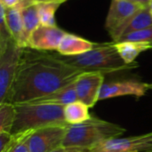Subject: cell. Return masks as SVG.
<instances>
[{
	"mask_svg": "<svg viewBox=\"0 0 152 152\" xmlns=\"http://www.w3.org/2000/svg\"><path fill=\"white\" fill-rule=\"evenodd\" d=\"M83 72L59 53L24 48L6 102L20 104L52 94L72 84Z\"/></svg>",
	"mask_w": 152,
	"mask_h": 152,
	"instance_id": "obj_1",
	"label": "cell"
},
{
	"mask_svg": "<svg viewBox=\"0 0 152 152\" xmlns=\"http://www.w3.org/2000/svg\"><path fill=\"white\" fill-rule=\"evenodd\" d=\"M126 132V128L118 124L92 116L81 124L69 125L62 145L90 150L105 141L121 137Z\"/></svg>",
	"mask_w": 152,
	"mask_h": 152,
	"instance_id": "obj_2",
	"label": "cell"
},
{
	"mask_svg": "<svg viewBox=\"0 0 152 152\" xmlns=\"http://www.w3.org/2000/svg\"><path fill=\"white\" fill-rule=\"evenodd\" d=\"M59 55L64 61L84 72H101L106 75L139 67L137 62L126 64L120 57L113 42L98 44L94 49L76 56Z\"/></svg>",
	"mask_w": 152,
	"mask_h": 152,
	"instance_id": "obj_3",
	"label": "cell"
},
{
	"mask_svg": "<svg viewBox=\"0 0 152 152\" xmlns=\"http://www.w3.org/2000/svg\"><path fill=\"white\" fill-rule=\"evenodd\" d=\"M16 117L12 134H19L27 131L53 126L66 125L64 118V106L49 104H14Z\"/></svg>",
	"mask_w": 152,
	"mask_h": 152,
	"instance_id": "obj_4",
	"label": "cell"
},
{
	"mask_svg": "<svg viewBox=\"0 0 152 152\" xmlns=\"http://www.w3.org/2000/svg\"><path fill=\"white\" fill-rule=\"evenodd\" d=\"M24 48L12 38L0 45V103L5 102L12 86Z\"/></svg>",
	"mask_w": 152,
	"mask_h": 152,
	"instance_id": "obj_5",
	"label": "cell"
},
{
	"mask_svg": "<svg viewBox=\"0 0 152 152\" xmlns=\"http://www.w3.org/2000/svg\"><path fill=\"white\" fill-rule=\"evenodd\" d=\"M68 126L69 124L53 125L35 130L28 139L30 152H50L63 146Z\"/></svg>",
	"mask_w": 152,
	"mask_h": 152,
	"instance_id": "obj_6",
	"label": "cell"
},
{
	"mask_svg": "<svg viewBox=\"0 0 152 152\" xmlns=\"http://www.w3.org/2000/svg\"><path fill=\"white\" fill-rule=\"evenodd\" d=\"M152 152V131L140 135L126 138L118 137L105 141L89 150V152L99 151Z\"/></svg>",
	"mask_w": 152,
	"mask_h": 152,
	"instance_id": "obj_7",
	"label": "cell"
},
{
	"mask_svg": "<svg viewBox=\"0 0 152 152\" xmlns=\"http://www.w3.org/2000/svg\"><path fill=\"white\" fill-rule=\"evenodd\" d=\"M104 74L101 72H83L74 81L77 100L94 108L99 102L101 89L104 82Z\"/></svg>",
	"mask_w": 152,
	"mask_h": 152,
	"instance_id": "obj_8",
	"label": "cell"
},
{
	"mask_svg": "<svg viewBox=\"0 0 152 152\" xmlns=\"http://www.w3.org/2000/svg\"><path fill=\"white\" fill-rule=\"evenodd\" d=\"M142 6L128 0H112L105 28L112 37Z\"/></svg>",
	"mask_w": 152,
	"mask_h": 152,
	"instance_id": "obj_9",
	"label": "cell"
},
{
	"mask_svg": "<svg viewBox=\"0 0 152 152\" xmlns=\"http://www.w3.org/2000/svg\"><path fill=\"white\" fill-rule=\"evenodd\" d=\"M149 89V83L136 80H123L104 83L100 93L99 101L121 96L143 97Z\"/></svg>",
	"mask_w": 152,
	"mask_h": 152,
	"instance_id": "obj_10",
	"label": "cell"
},
{
	"mask_svg": "<svg viewBox=\"0 0 152 152\" xmlns=\"http://www.w3.org/2000/svg\"><path fill=\"white\" fill-rule=\"evenodd\" d=\"M66 34V31L57 26L50 27L40 24L31 33L28 47L37 51H57Z\"/></svg>",
	"mask_w": 152,
	"mask_h": 152,
	"instance_id": "obj_11",
	"label": "cell"
},
{
	"mask_svg": "<svg viewBox=\"0 0 152 152\" xmlns=\"http://www.w3.org/2000/svg\"><path fill=\"white\" fill-rule=\"evenodd\" d=\"M152 26V14L148 7H142L111 38L113 42H118L124 37L145 29Z\"/></svg>",
	"mask_w": 152,
	"mask_h": 152,
	"instance_id": "obj_12",
	"label": "cell"
},
{
	"mask_svg": "<svg viewBox=\"0 0 152 152\" xmlns=\"http://www.w3.org/2000/svg\"><path fill=\"white\" fill-rule=\"evenodd\" d=\"M97 45L98 44L93 43L87 39L77 37L74 34L67 33L62 38L57 52L63 56H76L83 54Z\"/></svg>",
	"mask_w": 152,
	"mask_h": 152,
	"instance_id": "obj_13",
	"label": "cell"
},
{
	"mask_svg": "<svg viewBox=\"0 0 152 152\" xmlns=\"http://www.w3.org/2000/svg\"><path fill=\"white\" fill-rule=\"evenodd\" d=\"M77 101L74 82L56 92L46 94L45 96L34 99L30 102H24L26 104H49L65 106L70 102Z\"/></svg>",
	"mask_w": 152,
	"mask_h": 152,
	"instance_id": "obj_14",
	"label": "cell"
},
{
	"mask_svg": "<svg viewBox=\"0 0 152 152\" xmlns=\"http://www.w3.org/2000/svg\"><path fill=\"white\" fill-rule=\"evenodd\" d=\"M5 20L12 39L21 47L27 48V43L24 37V26L20 10L15 6L12 8L4 7Z\"/></svg>",
	"mask_w": 152,
	"mask_h": 152,
	"instance_id": "obj_15",
	"label": "cell"
},
{
	"mask_svg": "<svg viewBox=\"0 0 152 152\" xmlns=\"http://www.w3.org/2000/svg\"><path fill=\"white\" fill-rule=\"evenodd\" d=\"M115 47L118 50L122 60L126 64H133L136 58L143 52L152 49L151 46L145 42H134V41H122L114 43Z\"/></svg>",
	"mask_w": 152,
	"mask_h": 152,
	"instance_id": "obj_16",
	"label": "cell"
},
{
	"mask_svg": "<svg viewBox=\"0 0 152 152\" xmlns=\"http://www.w3.org/2000/svg\"><path fill=\"white\" fill-rule=\"evenodd\" d=\"M89 107L80 101H75L64 106V118L69 125H77L87 121L92 116Z\"/></svg>",
	"mask_w": 152,
	"mask_h": 152,
	"instance_id": "obj_17",
	"label": "cell"
},
{
	"mask_svg": "<svg viewBox=\"0 0 152 152\" xmlns=\"http://www.w3.org/2000/svg\"><path fill=\"white\" fill-rule=\"evenodd\" d=\"M22 16L23 26H24V37L27 43V47L28 45V39L33 32V30L40 25L37 4L34 3L30 5H28L22 9H20Z\"/></svg>",
	"mask_w": 152,
	"mask_h": 152,
	"instance_id": "obj_18",
	"label": "cell"
},
{
	"mask_svg": "<svg viewBox=\"0 0 152 152\" xmlns=\"http://www.w3.org/2000/svg\"><path fill=\"white\" fill-rule=\"evenodd\" d=\"M37 4L40 24L45 26L55 27V12L62 3L56 1H48Z\"/></svg>",
	"mask_w": 152,
	"mask_h": 152,
	"instance_id": "obj_19",
	"label": "cell"
},
{
	"mask_svg": "<svg viewBox=\"0 0 152 152\" xmlns=\"http://www.w3.org/2000/svg\"><path fill=\"white\" fill-rule=\"evenodd\" d=\"M16 117L15 105L11 102L0 103V132L12 133Z\"/></svg>",
	"mask_w": 152,
	"mask_h": 152,
	"instance_id": "obj_20",
	"label": "cell"
},
{
	"mask_svg": "<svg viewBox=\"0 0 152 152\" xmlns=\"http://www.w3.org/2000/svg\"><path fill=\"white\" fill-rule=\"evenodd\" d=\"M34 131H27L14 134L12 145L6 152H30L28 147V139Z\"/></svg>",
	"mask_w": 152,
	"mask_h": 152,
	"instance_id": "obj_21",
	"label": "cell"
},
{
	"mask_svg": "<svg viewBox=\"0 0 152 152\" xmlns=\"http://www.w3.org/2000/svg\"><path fill=\"white\" fill-rule=\"evenodd\" d=\"M122 41L145 42V43L149 44L152 48V26L145 28V29L129 34V35L124 37L123 38H121L120 40H118V42H122Z\"/></svg>",
	"mask_w": 152,
	"mask_h": 152,
	"instance_id": "obj_22",
	"label": "cell"
},
{
	"mask_svg": "<svg viewBox=\"0 0 152 152\" xmlns=\"http://www.w3.org/2000/svg\"><path fill=\"white\" fill-rule=\"evenodd\" d=\"M12 38V35L6 24L4 6L0 4V45L5 44Z\"/></svg>",
	"mask_w": 152,
	"mask_h": 152,
	"instance_id": "obj_23",
	"label": "cell"
},
{
	"mask_svg": "<svg viewBox=\"0 0 152 152\" xmlns=\"http://www.w3.org/2000/svg\"><path fill=\"white\" fill-rule=\"evenodd\" d=\"M14 134L7 132H0V152H6L12 145Z\"/></svg>",
	"mask_w": 152,
	"mask_h": 152,
	"instance_id": "obj_24",
	"label": "cell"
},
{
	"mask_svg": "<svg viewBox=\"0 0 152 152\" xmlns=\"http://www.w3.org/2000/svg\"><path fill=\"white\" fill-rule=\"evenodd\" d=\"M20 0H0V4H3L6 8L15 7L19 4Z\"/></svg>",
	"mask_w": 152,
	"mask_h": 152,
	"instance_id": "obj_25",
	"label": "cell"
},
{
	"mask_svg": "<svg viewBox=\"0 0 152 152\" xmlns=\"http://www.w3.org/2000/svg\"><path fill=\"white\" fill-rule=\"evenodd\" d=\"M128 1H131L133 3H135L142 7H148L151 2V0H128Z\"/></svg>",
	"mask_w": 152,
	"mask_h": 152,
	"instance_id": "obj_26",
	"label": "cell"
},
{
	"mask_svg": "<svg viewBox=\"0 0 152 152\" xmlns=\"http://www.w3.org/2000/svg\"><path fill=\"white\" fill-rule=\"evenodd\" d=\"M66 152H89V150L84 148H67Z\"/></svg>",
	"mask_w": 152,
	"mask_h": 152,
	"instance_id": "obj_27",
	"label": "cell"
},
{
	"mask_svg": "<svg viewBox=\"0 0 152 152\" xmlns=\"http://www.w3.org/2000/svg\"><path fill=\"white\" fill-rule=\"evenodd\" d=\"M66 150H67V148H65L64 146H60L57 149H55V150H53V151L50 152H66Z\"/></svg>",
	"mask_w": 152,
	"mask_h": 152,
	"instance_id": "obj_28",
	"label": "cell"
},
{
	"mask_svg": "<svg viewBox=\"0 0 152 152\" xmlns=\"http://www.w3.org/2000/svg\"><path fill=\"white\" fill-rule=\"evenodd\" d=\"M35 3H41V2H48V1H52V0H33Z\"/></svg>",
	"mask_w": 152,
	"mask_h": 152,
	"instance_id": "obj_29",
	"label": "cell"
},
{
	"mask_svg": "<svg viewBox=\"0 0 152 152\" xmlns=\"http://www.w3.org/2000/svg\"><path fill=\"white\" fill-rule=\"evenodd\" d=\"M149 8H150V11H151V12L152 14V0L151 2V4H150V5H149Z\"/></svg>",
	"mask_w": 152,
	"mask_h": 152,
	"instance_id": "obj_30",
	"label": "cell"
},
{
	"mask_svg": "<svg viewBox=\"0 0 152 152\" xmlns=\"http://www.w3.org/2000/svg\"><path fill=\"white\" fill-rule=\"evenodd\" d=\"M52 1H56V2H60V3H63L67 0H52Z\"/></svg>",
	"mask_w": 152,
	"mask_h": 152,
	"instance_id": "obj_31",
	"label": "cell"
},
{
	"mask_svg": "<svg viewBox=\"0 0 152 152\" xmlns=\"http://www.w3.org/2000/svg\"><path fill=\"white\" fill-rule=\"evenodd\" d=\"M149 89H150V90H151V91H152V82H151V83H150V84H149Z\"/></svg>",
	"mask_w": 152,
	"mask_h": 152,
	"instance_id": "obj_32",
	"label": "cell"
},
{
	"mask_svg": "<svg viewBox=\"0 0 152 152\" xmlns=\"http://www.w3.org/2000/svg\"><path fill=\"white\" fill-rule=\"evenodd\" d=\"M99 152H124V151H99Z\"/></svg>",
	"mask_w": 152,
	"mask_h": 152,
	"instance_id": "obj_33",
	"label": "cell"
}]
</instances>
